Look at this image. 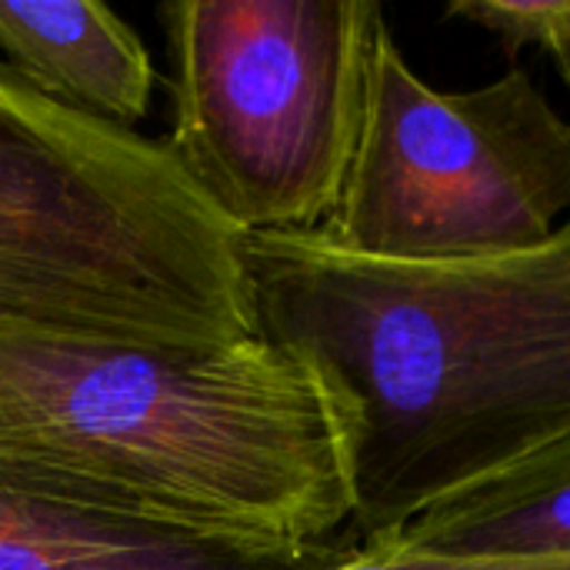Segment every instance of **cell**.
Returning <instances> with one entry per match:
<instances>
[{
    "label": "cell",
    "instance_id": "obj_2",
    "mask_svg": "<svg viewBox=\"0 0 570 570\" xmlns=\"http://www.w3.org/2000/svg\"><path fill=\"white\" fill-rule=\"evenodd\" d=\"M0 471L200 531L341 548L347 438L321 374L271 341L220 347L0 331Z\"/></svg>",
    "mask_w": 570,
    "mask_h": 570
},
{
    "label": "cell",
    "instance_id": "obj_4",
    "mask_svg": "<svg viewBox=\"0 0 570 570\" xmlns=\"http://www.w3.org/2000/svg\"><path fill=\"white\" fill-rule=\"evenodd\" d=\"M167 150L240 234L321 230L357 150L374 0H180Z\"/></svg>",
    "mask_w": 570,
    "mask_h": 570
},
{
    "label": "cell",
    "instance_id": "obj_7",
    "mask_svg": "<svg viewBox=\"0 0 570 570\" xmlns=\"http://www.w3.org/2000/svg\"><path fill=\"white\" fill-rule=\"evenodd\" d=\"M0 60L57 104L124 130L150 107V53L104 3L0 0Z\"/></svg>",
    "mask_w": 570,
    "mask_h": 570
},
{
    "label": "cell",
    "instance_id": "obj_5",
    "mask_svg": "<svg viewBox=\"0 0 570 570\" xmlns=\"http://www.w3.org/2000/svg\"><path fill=\"white\" fill-rule=\"evenodd\" d=\"M570 220V117L511 67L474 90H434L377 30L357 150L321 234L391 264L524 254Z\"/></svg>",
    "mask_w": 570,
    "mask_h": 570
},
{
    "label": "cell",
    "instance_id": "obj_1",
    "mask_svg": "<svg viewBox=\"0 0 570 570\" xmlns=\"http://www.w3.org/2000/svg\"><path fill=\"white\" fill-rule=\"evenodd\" d=\"M257 334L327 384L357 544L570 438V220L524 254L391 264L321 230L244 234Z\"/></svg>",
    "mask_w": 570,
    "mask_h": 570
},
{
    "label": "cell",
    "instance_id": "obj_10",
    "mask_svg": "<svg viewBox=\"0 0 570 570\" xmlns=\"http://www.w3.org/2000/svg\"><path fill=\"white\" fill-rule=\"evenodd\" d=\"M317 570H570V558L551 561H504V558H434L384 544H351L331 564Z\"/></svg>",
    "mask_w": 570,
    "mask_h": 570
},
{
    "label": "cell",
    "instance_id": "obj_8",
    "mask_svg": "<svg viewBox=\"0 0 570 570\" xmlns=\"http://www.w3.org/2000/svg\"><path fill=\"white\" fill-rule=\"evenodd\" d=\"M391 544L434 558H570V438L434 504Z\"/></svg>",
    "mask_w": 570,
    "mask_h": 570
},
{
    "label": "cell",
    "instance_id": "obj_3",
    "mask_svg": "<svg viewBox=\"0 0 570 570\" xmlns=\"http://www.w3.org/2000/svg\"><path fill=\"white\" fill-rule=\"evenodd\" d=\"M240 240L167 144L70 110L0 60V331L257 337Z\"/></svg>",
    "mask_w": 570,
    "mask_h": 570
},
{
    "label": "cell",
    "instance_id": "obj_6",
    "mask_svg": "<svg viewBox=\"0 0 570 570\" xmlns=\"http://www.w3.org/2000/svg\"><path fill=\"white\" fill-rule=\"evenodd\" d=\"M341 548H294L184 528L0 471V570H317Z\"/></svg>",
    "mask_w": 570,
    "mask_h": 570
},
{
    "label": "cell",
    "instance_id": "obj_9",
    "mask_svg": "<svg viewBox=\"0 0 570 570\" xmlns=\"http://www.w3.org/2000/svg\"><path fill=\"white\" fill-rule=\"evenodd\" d=\"M448 17H461L518 53L524 47H541L551 53L558 37L570 23V0H454Z\"/></svg>",
    "mask_w": 570,
    "mask_h": 570
},
{
    "label": "cell",
    "instance_id": "obj_11",
    "mask_svg": "<svg viewBox=\"0 0 570 570\" xmlns=\"http://www.w3.org/2000/svg\"><path fill=\"white\" fill-rule=\"evenodd\" d=\"M551 57H554V63L561 70V80H564V87H568L570 94V23L564 27V33L558 37V43L551 47Z\"/></svg>",
    "mask_w": 570,
    "mask_h": 570
}]
</instances>
